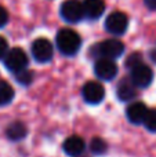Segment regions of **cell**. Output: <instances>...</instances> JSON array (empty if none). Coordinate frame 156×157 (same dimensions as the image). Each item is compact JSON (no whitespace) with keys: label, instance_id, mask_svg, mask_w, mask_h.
<instances>
[{"label":"cell","instance_id":"6da1fadb","mask_svg":"<svg viewBox=\"0 0 156 157\" xmlns=\"http://www.w3.org/2000/svg\"><path fill=\"white\" fill-rule=\"evenodd\" d=\"M55 43H57L58 50L64 55H75L80 50L82 39L75 30L65 28V29H61L57 33Z\"/></svg>","mask_w":156,"mask_h":157},{"label":"cell","instance_id":"7a4b0ae2","mask_svg":"<svg viewBox=\"0 0 156 157\" xmlns=\"http://www.w3.org/2000/svg\"><path fill=\"white\" fill-rule=\"evenodd\" d=\"M61 17L69 24H77L84 18V10L83 3L79 0H66L61 4Z\"/></svg>","mask_w":156,"mask_h":157},{"label":"cell","instance_id":"3957f363","mask_svg":"<svg viewBox=\"0 0 156 157\" xmlns=\"http://www.w3.org/2000/svg\"><path fill=\"white\" fill-rule=\"evenodd\" d=\"M4 65L10 72L15 73L18 71H22L28 66V55L19 47H15L13 50H8L4 55Z\"/></svg>","mask_w":156,"mask_h":157},{"label":"cell","instance_id":"277c9868","mask_svg":"<svg viewBox=\"0 0 156 157\" xmlns=\"http://www.w3.org/2000/svg\"><path fill=\"white\" fill-rule=\"evenodd\" d=\"M127 26H129V18L126 14L120 13V11L109 14L108 18L105 19V29L115 36L123 35L127 30Z\"/></svg>","mask_w":156,"mask_h":157},{"label":"cell","instance_id":"5b68a950","mask_svg":"<svg viewBox=\"0 0 156 157\" xmlns=\"http://www.w3.org/2000/svg\"><path fill=\"white\" fill-rule=\"evenodd\" d=\"M96 50L99 57L115 59V58H119L123 54L124 44L120 40H118V39H109V40H105L102 43L97 44Z\"/></svg>","mask_w":156,"mask_h":157},{"label":"cell","instance_id":"8992f818","mask_svg":"<svg viewBox=\"0 0 156 157\" xmlns=\"http://www.w3.org/2000/svg\"><path fill=\"white\" fill-rule=\"evenodd\" d=\"M32 55H33V58L40 63L49 62L53 58V55H54L53 44L44 37L36 39L32 43Z\"/></svg>","mask_w":156,"mask_h":157},{"label":"cell","instance_id":"52a82bcc","mask_svg":"<svg viewBox=\"0 0 156 157\" xmlns=\"http://www.w3.org/2000/svg\"><path fill=\"white\" fill-rule=\"evenodd\" d=\"M130 80L134 83L135 87H140V88H145L154 80V72L149 66L144 65L142 62L138 63V65L133 66L131 68V76Z\"/></svg>","mask_w":156,"mask_h":157},{"label":"cell","instance_id":"ba28073f","mask_svg":"<svg viewBox=\"0 0 156 157\" xmlns=\"http://www.w3.org/2000/svg\"><path fill=\"white\" fill-rule=\"evenodd\" d=\"M83 99L90 105H97V103L102 102L105 98V88L101 83L98 81H88L83 86L82 90Z\"/></svg>","mask_w":156,"mask_h":157},{"label":"cell","instance_id":"9c48e42d","mask_svg":"<svg viewBox=\"0 0 156 157\" xmlns=\"http://www.w3.org/2000/svg\"><path fill=\"white\" fill-rule=\"evenodd\" d=\"M94 72L101 80H112L118 75V65L111 58L99 57L94 63Z\"/></svg>","mask_w":156,"mask_h":157},{"label":"cell","instance_id":"30bf717a","mask_svg":"<svg viewBox=\"0 0 156 157\" xmlns=\"http://www.w3.org/2000/svg\"><path fill=\"white\" fill-rule=\"evenodd\" d=\"M146 113H148V108H146V105L142 102L131 103V105H129V108H127V110H126L127 119H129V121L133 123V124H142Z\"/></svg>","mask_w":156,"mask_h":157},{"label":"cell","instance_id":"8fae6325","mask_svg":"<svg viewBox=\"0 0 156 157\" xmlns=\"http://www.w3.org/2000/svg\"><path fill=\"white\" fill-rule=\"evenodd\" d=\"M84 146H86L84 141L77 135H72V136H69V138H66L62 145L64 152L71 157L80 156L83 153V150H84Z\"/></svg>","mask_w":156,"mask_h":157},{"label":"cell","instance_id":"7c38bea8","mask_svg":"<svg viewBox=\"0 0 156 157\" xmlns=\"http://www.w3.org/2000/svg\"><path fill=\"white\" fill-rule=\"evenodd\" d=\"M84 17L90 19H98L105 11L104 0H84L83 3Z\"/></svg>","mask_w":156,"mask_h":157},{"label":"cell","instance_id":"4fadbf2b","mask_svg":"<svg viewBox=\"0 0 156 157\" xmlns=\"http://www.w3.org/2000/svg\"><path fill=\"white\" fill-rule=\"evenodd\" d=\"M116 94H118V98L120 101L127 102V101H131L133 98L137 95V90H135L134 83H133L130 78H123V80L118 84Z\"/></svg>","mask_w":156,"mask_h":157},{"label":"cell","instance_id":"5bb4252c","mask_svg":"<svg viewBox=\"0 0 156 157\" xmlns=\"http://www.w3.org/2000/svg\"><path fill=\"white\" fill-rule=\"evenodd\" d=\"M28 130H26V125L21 121H15L13 124L8 125L7 131H6V135L10 141H21L26 136Z\"/></svg>","mask_w":156,"mask_h":157},{"label":"cell","instance_id":"9a60e30c","mask_svg":"<svg viewBox=\"0 0 156 157\" xmlns=\"http://www.w3.org/2000/svg\"><path fill=\"white\" fill-rule=\"evenodd\" d=\"M14 98V88L7 81H0V106L8 105Z\"/></svg>","mask_w":156,"mask_h":157},{"label":"cell","instance_id":"2e32d148","mask_svg":"<svg viewBox=\"0 0 156 157\" xmlns=\"http://www.w3.org/2000/svg\"><path fill=\"white\" fill-rule=\"evenodd\" d=\"M107 149H108V145L102 138L96 136V138L91 139V142H90L91 153H94V155H104L107 152Z\"/></svg>","mask_w":156,"mask_h":157},{"label":"cell","instance_id":"e0dca14e","mask_svg":"<svg viewBox=\"0 0 156 157\" xmlns=\"http://www.w3.org/2000/svg\"><path fill=\"white\" fill-rule=\"evenodd\" d=\"M14 75H15V80L18 81L19 84H22V86H29L33 80V75L30 73L29 71H26V68L22 69V71L15 72Z\"/></svg>","mask_w":156,"mask_h":157},{"label":"cell","instance_id":"ac0fdd59","mask_svg":"<svg viewBox=\"0 0 156 157\" xmlns=\"http://www.w3.org/2000/svg\"><path fill=\"white\" fill-rule=\"evenodd\" d=\"M142 124H145L146 130L156 132V109H151V110L148 109V113H146Z\"/></svg>","mask_w":156,"mask_h":157},{"label":"cell","instance_id":"d6986e66","mask_svg":"<svg viewBox=\"0 0 156 157\" xmlns=\"http://www.w3.org/2000/svg\"><path fill=\"white\" fill-rule=\"evenodd\" d=\"M138 63H141V55L140 54H131L129 58H127V66H129L130 69H131L133 66L138 65Z\"/></svg>","mask_w":156,"mask_h":157},{"label":"cell","instance_id":"ffe728a7","mask_svg":"<svg viewBox=\"0 0 156 157\" xmlns=\"http://www.w3.org/2000/svg\"><path fill=\"white\" fill-rule=\"evenodd\" d=\"M7 51H8L7 40H6L3 36H0V59H3V58H4V55L7 54Z\"/></svg>","mask_w":156,"mask_h":157},{"label":"cell","instance_id":"44dd1931","mask_svg":"<svg viewBox=\"0 0 156 157\" xmlns=\"http://www.w3.org/2000/svg\"><path fill=\"white\" fill-rule=\"evenodd\" d=\"M8 22V13L4 7L0 6V28L6 26V24Z\"/></svg>","mask_w":156,"mask_h":157},{"label":"cell","instance_id":"7402d4cb","mask_svg":"<svg viewBox=\"0 0 156 157\" xmlns=\"http://www.w3.org/2000/svg\"><path fill=\"white\" fill-rule=\"evenodd\" d=\"M144 3L149 10H156V0H144Z\"/></svg>","mask_w":156,"mask_h":157}]
</instances>
